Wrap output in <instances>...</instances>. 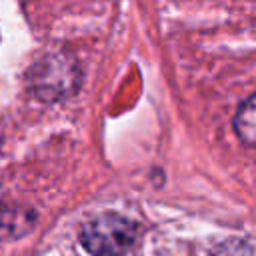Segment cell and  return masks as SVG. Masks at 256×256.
Listing matches in <instances>:
<instances>
[{"label":"cell","instance_id":"3957f363","mask_svg":"<svg viewBox=\"0 0 256 256\" xmlns=\"http://www.w3.org/2000/svg\"><path fill=\"white\" fill-rule=\"evenodd\" d=\"M234 130L238 138L256 148V94H252L248 100L240 104L234 116Z\"/></svg>","mask_w":256,"mask_h":256},{"label":"cell","instance_id":"5b68a950","mask_svg":"<svg viewBox=\"0 0 256 256\" xmlns=\"http://www.w3.org/2000/svg\"><path fill=\"white\" fill-rule=\"evenodd\" d=\"M210 256H254V252L248 242H244L240 238H232V240L218 244Z\"/></svg>","mask_w":256,"mask_h":256},{"label":"cell","instance_id":"6da1fadb","mask_svg":"<svg viewBox=\"0 0 256 256\" xmlns=\"http://www.w3.org/2000/svg\"><path fill=\"white\" fill-rule=\"evenodd\" d=\"M136 232V224L126 216L104 212L82 226L80 240L92 256H122L134 244Z\"/></svg>","mask_w":256,"mask_h":256},{"label":"cell","instance_id":"277c9868","mask_svg":"<svg viewBox=\"0 0 256 256\" xmlns=\"http://www.w3.org/2000/svg\"><path fill=\"white\" fill-rule=\"evenodd\" d=\"M32 226V218H28L26 210L18 208H0V238L20 236Z\"/></svg>","mask_w":256,"mask_h":256},{"label":"cell","instance_id":"7a4b0ae2","mask_svg":"<svg viewBox=\"0 0 256 256\" xmlns=\"http://www.w3.org/2000/svg\"><path fill=\"white\" fill-rule=\"evenodd\" d=\"M30 90L40 100H60L76 92L80 84V70L76 62L64 54L44 56L28 74Z\"/></svg>","mask_w":256,"mask_h":256}]
</instances>
